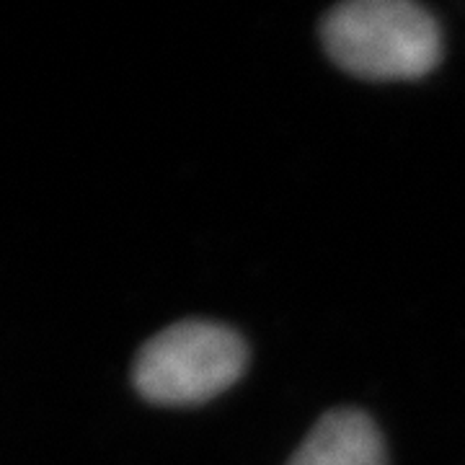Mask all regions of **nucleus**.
I'll use <instances>...</instances> for the list:
<instances>
[{
    "instance_id": "7ed1b4c3",
    "label": "nucleus",
    "mask_w": 465,
    "mask_h": 465,
    "mask_svg": "<svg viewBox=\"0 0 465 465\" xmlns=\"http://www.w3.org/2000/svg\"><path fill=\"white\" fill-rule=\"evenodd\" d=\"M287 465H388L378 424L360 409H333L305 434Z\"/></svg>"
},
{
    "instance_id": "f257e3e1",
    "label": "nucleus",
    "mask_w": 465,
    "mask_h": 465,
    "mask_svg": "<svg viewBox=\"0 0 465 465\" xmlns=\"http://www.w3.org/2000/svg\"><path fill=\"white\" fill-rule=\"evenodd\" d=\"M336 65L365 81H414L442 57L437 18L411 0H349L321 21Z\"/></svg>"
},
{
    "instance_id": "f03ea898",
    "label": "nucleus",
    "mask_w": 465,
    "mask_h": 465,
    "mask_svg": "<svg viewBox=\"0 0 465 465\" xmlns=\"http://www.w3.org/2000/svg\"><path fill=\"white\" fill-rule=\"evenodd\" d=\"M249 365L241 333L189 318L148 339L133 362V385L153 406H197L228 391Z\"/></svg>"
}]
</instances>
